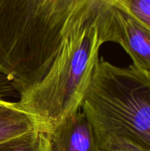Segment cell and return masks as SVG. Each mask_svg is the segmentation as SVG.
<instances>
[{"mask_svg": "<svg viewBox=\"0 0 150 151\" xmlns=\"http://www.w3.org/2000/svg\"><path fill=\"white\" fill-rule=\"evenodd\" d=\"M94 1L107 0H0V73L19 95L44 77L75 15Z\"/></svg>", "mask_w": 150, "mask_h": 151, "instance_id": "6da1fadb", "label": "cell"}, {"mask_svg": "<svg viewBox=\"0 0 150 151\" xmlns=\"http://www.w3.org/2000/svg\"><path fill=\"white\" fill-rule=\"evenodd\" d=\"M103 44L95 1L75 15L61 50L44 77L20 94L18 105L50 134L80 110Z\"/></svg>", "mask_w": 150, "mask_h": 151, "instance_id": "7a4b0ae2", "label": "cell"}, {"mask_svg": "<svg viewBox=\"0 0 150 151\" xmlns=\"http://www.w3.org/2000/svg\"><path fill=\"white\" fill-rule=\"evenodd\" d=\"M103 145L125 137L150 151V75L98 58L80 107Z\"/></svg>", "mask_w": 150, "mask_h": 151, "instance_id": "3957f363", "label": "cell"}, {"mask_svg": "<svg viewBox=\"0 0 150 151\" xmlns=\"http://www.w3.org/2000/svg\"><path fill=\"white\" fill-rule=\"evenodd\" d=\"M98 31L103 43L120 44L133 64L150 75V29L118 7L95 1Z\"/></svg>", "mask_w": 150, "mask_h": 151, "instance_id": "277c9868", "label": "cell"}, {"mask_svg": "<svg viewBox=\"0 0 150 151\" xmlns=\"http://www.w3.org/2000/svg\"><path fill=\"white\" fill-rule=\"evenodd\" d=\"M50 141L51 151H103L81 109L50 134Z\"/></svg>", "mask_w": 150, "mask_h": 151, "instance_id": "5b68a950", "label": "cell"}, {"mask_svg": "<svg viewBox=\"0 0 150 151\" xmlns=\"http://www.w3.org/2000/svg\"><path fill=\"white\" fill-rule=\"evenodd\" d=\"M34 129L36 122L17 103L0 99V143Z\"/></svg>", "mask_w": 150, "mask_h": 151, "instance_id": "8992f818", "label": "cell"}, {"mask_svg": "<svg viewBox=\"0 0 150 151\" xmlns=\"http://www.w3.org/2000/svg\"><path fill=\"white\" fill-rule=\"evenodd\" d=\"M0 151H51L50 134L34 129L0 143Z\"/></svg>", "mask_w": 150, "mask_h": 151, "instance_id": "52a82bcc", "label": "cell"}, {"mask_svg": "<svg viewBox=\"0 0 150 151\" xmlns=\"http://www.w3.org/2000/svg\"><path fill=\"white\" fill-rule=\"evenodd\" d=\"M107 3L118 7L150 29V0H111Z\"/></svg>", "mask_w": 150, "mask_h": 151, "instance_id": "ba28073f", "label": "cell"}, {"mask_svg": "<svg viewBox=\"0 0 150 151\" xmlns=\"http://www.w3.org/2000/svg\"><path fill=\"white\" fill-rule=\"evenodd\" d=\"M103 151H149L125 137H112L102 147Z\"/></svg>", "mask_w": 150, "mask_h": 151, "instance_id": "9c48e42d", "label": "cell"}, {"mask_svg": "<svg viewBox=\"0 0 150 151\" xmlns=\"http://www.w3.org/2000/svg\"><path fill=\"white\" fill-rule=\"evenodd\" d=\"M15 91L12 83L4 75L0 73V99L12 96Z\"/></svg>", "mask_w": 150, "mask_h": 151, "instance_id": "30bf717a", "label": "cell"}]
</instances>
